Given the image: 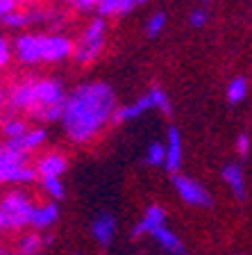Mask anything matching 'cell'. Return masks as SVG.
Masks as SVG:
<instances>
[{
	"label": "cell",
	"instance_id": "obj_27",
	"mask_svg": "<svg viewBox=\"0 0 252 255\" xmlns=\"http://www.w3.org/2000/svg\"><path fill=\"white\" fill-rule=\"evenodd\" d=\"M205 23H207V11L195 9L193 14H191V25H193V27H202Z\"/></svg>",
	"mask_w": 252,
	"mask_h": 255
},
{
	"label": "cell",
	"instance_id": "obj_16",
	"mask_svg": "<svg viewBox=\"0 0 252 255\" xmlns=\"http://www.w3.org/2000/svg\"><path fill=\"white\" fill-rule=\"evenodd\" d=\"M153 237L157 239L159 246H162L164 251H168L170 255H184V244H182V239H179L177 235L173 233V230L162 228V230H157V233H155Z\"/></svg>",
	"mask_w": 252,
	"mask_h": 255
},
{
	"label": "cell",
	"instance_id": "obj_8",
	"mask_svg": "<svg viewBox=\"0 0 252 255\" xmlns=\"http://www.w3.org/2000/svg\"><path fill=\"white\" fill-rule=\"evenodd\" d=\"M179 164H182V134H179L177 128H170L168 130V143H166V169L170 173H177Z\"/></svg>",
	"mask_w": 252,
	"mask_h": 255
},
{
	"label": "cell",
	"instance_id": "obj_12",
	"mask_svg": "<svg viewBox=\"0 0 252 255\" xmlns=\"http://www.w3.org/2000/svg\"><path fill=\"white\" fill-rule=\"evenodd\" d=\"M91 230H93V237L98 239L100 246H109L114 235H116V219L107 212L100 214V217L93 221V228Z\"/></svg>",
	"mask_w": 252,
	"mask_h": 255
},
{
	"label": "cell",
	"instance_id": "obj_17",
	"mask_svg": "<svg viewBox=\"0 0 252 255\" xmlns=\"http://www.w3.org/2000/svg\"><path fill=\"white\" fill-rule=\"evenodd\" d=\"M134 5H137V0H105V2H100L98 14H100V16L127 14V11H130Z\"/></svg>",
	"mask_w": 252,
	"mask_h": 255
},
{
	"label": "cell",
	"instance_id": "obj_9",
	"mask_svg": "<svg viewBox=\"0 0 252 255\" xmlns=\"http://www.w3.org/2000/svg\"><path fill=\"white\" fill-rule=\"evenodd\" d=\"M46 141V130H41V128H37V130H27L23 137H16V139H7L5 146L11 150H18V153H30L32 148H37V146H41V143Z\"/></svg>",
	"mask_w": 252,
	"mask_h": 255
},
{
	"label": "cell",
	"instance_id": "obj_4",
	"mask_svg": "<svg viewBox=\"0 0 252 255\" xmlns=\"http://www.w3.org/2000/svg\"><path fill=\"white\" fill-rule=\"evenodd\" d=\"M105 18H93V21L86 25L82 39H80L78 48H75V57L78 62H91L100 55V50L105 48Z\"/></svg>",
	"mask_w": 252,
	"mask_h": 255
},
{
	"label": "cell",
	"instance_id": "obj_31",
	"mask_svg": "<svg viewBox=\"0 0 252 255\" xmlns=\"http://www.w3.org/2000/svg\"><path fill=\"white\" fill-rule=\"evenodd\" d=\"M137 2H148V0H137Z\"/></svg>",
	"mask_w": 252,
	"mask_h": 255
},
{
	"label": "cell",
	"instance_id": "obj_20",
	"mask_svg": "<svg viewBox=\"0 0 252 255\" xmlns=\"http://www.w3.org/2000/svg\"><path fill=\"white\" fill-rule=\"evenodd\" d=\"M43 246V239L39 235H27L21 239V255H37Z\"/></svg>",
	"mask_w": 252,
	"mask_h": 255
},
{
	"label": "cell",
	"instance_id": "obj_11",
	"mask_svg": "<svg viewBox=\"0 0 252 255\" xmlns=\"http://www.w3.org/2000/svg\"><path fill=\"white\" fill-rule=\"evenodd\" d=\"M37 171L43 180H46V178H59V175L66 171V157H64L62 153L43 155V157L39 159Z\"/></svg>",
	"mask_w": 252,
	"mask_h": 255
},
{
	"label": "cell",
	"instance_id": "obj_7",
	"mask_svg": "<svg viewBox=\"0 0 252 255\" xmlns=\"http://www.w3.org/2000/svg\"><path fill=\"white\" fill-rule=\"evenodd\" d=\"M162 228H166V210L162 205H150L141 217V221L134 226V235L137 237L139 235H155Z\"/></svg>",
	"mask_w": 252,
	"mask_h": 255
},
{
	"label": "cell",
	"instance_id": "obj_18",
	"mask_svg": "<svg viewBox=\"0 0 252 255\" xmlns=\"http://www.w3.org/2000/svg\"><path fill=\"white\" fill-rule=\"evenodd\" d=\"M248 94V82L246 78H234L227 87V101L230 103H241Z\"/></svg>",
	"mask_w": 252,
	"mask_h": 255
},
{
	"label": "cell",
	"instance_id": "obj_5",
	"mask_svg": "<svg viewBox=\"0 0 252 255\" xmlns=\"http://www.w3.org/2000/svg\"><path fill=\"white\" fill-rule=\"evenodd\" d=\"M173 185H175V191L179 194V198H182L184 203H189V205H195V207H209V205H211L209 191H207L205 187L200 185L198 180L189 178V175L175 173Z\"/></svg>",
	"mask_w": 252,
	"mask_h": 255
},
{
	"label": "cell",
	"instance_id": "obj_21",
	"mask_svg": "<svg viewBox=\"0 0 252 255\" xmlns=\"http://www.w3.org/2000/svg\"><path fill=\"white\" fill-rule=\"evenodd\" d=\"M25 132H27V126L21 121V119H9V121H5V134H7V139L23 137Z\"/></svg>",
	"mask_w": 252,
	"mask_h": 255
},
{
	"label": "cell",
	"instance_id": "obj_6",
	"mask_svg": "<svg viewBox=\"0 0 252 255\" xmlns=\"http://www.w3.org/2000/svg\"><path fill=\"white\" fill-rule=\"evenodd\" d=\"M9 105L14 110H25V112H34L37 107V80H23L18 85H14L9 96Z\"/></svg>",
	"mask_w": 252,
	"mask_h": 255
},
{
	"label": "cell",
	"instance_id": "obj_1",
	"mask_svg": "<svg viewBox=\"0 0 252 255\" xmlns=\"http://www.w3.org/2000/svg\"><path fill=\"white\" fill-rule=\"evenodd\" d=\"M116 114V96L105 82H89L73 89L64 107V128L73 141L93 139Z\"/></svg>",
	"mask_w": 252,
	"mask_h": 255
},
{
	"label": "cell",
	"instance_id": "obj_26",
	"mask_svg": "<svg viewBox=\"0 0 252 255\" xmlns=\"http://www.w3.org/2000/svg\"><path fill=\"white\" fill-rule=\"evenodd\" d=\"M237 148H239V153H241V157H248V155H250V137H248L246 132L239 134Z\"/></svg>",
	"mask_w": 252,
	"mask_h": 255
},
{
	"label": "cell",
	"instance_id": "obj_10",
	"mask_svg": "<svg viewBox=\"0 0 252 255\" xmlns=\"http://www.w3.org/2000/svg\"><path fill=\"white\" fill-rule=\"evenodd\" d=\"M39 171L27 166L25 162H18V164H0V178L2 182H32L37 178Z\"/></svg>",
	"mask_w": 252,
	"mask_h": 255
},
{
	"label": "cell",
	"instance_id": "obj_30",
	"mask_svg": "<svg viewBox=\"0 0 252 255\" xmlns=\"http://www.w3.org/2000/svg\"><path fill=\"white\" fill-rule=\"evenodd\" d=\"M7 59H9V46H7V41L2 39V41H0V64H7Z\"/></svg>",
	"mask_w": 252,
	"mask_h": 255
},
{
	"label": "cell",
	"instance_id": "obj_15",
	"mask_svg": "<svg viewBox=\"0 0 252 255\" xmlns=\"http://www.w3.org/2000/svg\"><path fill=\"white\" fill-rule=\"evenodd\" d=\"M57 217H59L57 203H46V205H41V207H37V210H34L32 226H34V228H39V230L50 228V226L57 221Z\"/></svg>",
	"mask_w": 252,
	"mask_h": 255
},
{
	"label": "cell",
	"instance_id": "obj_25",
	"mask_svg": "<svg viewBox=\"0 0 252 255\" xmlns=\"http://www.w3.org/2000/svg\"><path fill=\"white\" fill-rule=\"evenodd\" d=\"M150 96H153V101H155V107H159V110H164L166 114H170V101H168V96L164 94V89H159V87H153L150 89Z\"/></svg>",
	"mask_w": 252,
	"mask_h": 255
},
{
	"label": "cell",
	"instance_id": "obj_32",
	"mask_svg": "<svg viewBox=\"0 0 252 255\" xmlns=\"http://www.w3.org/2000/svg\"><path fill=\"white\" fill-rule=\"evenodd\" d=\"M205 2H209V0H205Z\"/></svg>",
	"mask_w": 252,
	"mask_h": 255
},
{
	"label": "cell",
	"instance_id": "obj_28",
	"mask_svg": "<svg viewBox=\"0 0 252 255\" xmlns=\"http://www.w3.org/2000/svg\"><path fill=\"white\" fill-rule=\"evenodd\" d=\"M14 5H16V0H0V11H2V16L14 14Z\"/></svg>",
	"mask_w": 252,
	"mask_h": 255
},
{
	"label": "cell",
	"instance_id": "obj_29",
	"mask_svg": "<svg viewBox=\"0 0 252 255\" xmlns=\"http://www.w3.org/2000/svg\"><path fill=\"white\" fill-rule=\"evenodd\" d=\"M75 5L80 7V9H86V7H100V2H105V0H73Z\"/></svg>",
	"mask_w": 252,
	"mask_h": 255
},
{
	"label": "cell",
	"instance_id": "obj_14",
	"mask_svg": "<svg viewBox=\"0 0 252 255\" xmlns=\"http://www.w3.org/2000/svg\"><path fill=\"white\" fill-rule=\"evenodd\" d=\"M223 180L227 182V187H230L232 194H234L239 201L246 198V180H243V171L239 164H227L225 169H223Z\"/></svg>",
	"mask_w": 252,
	"mask_h": 255
},
{
	"label": "cell",
	"instance_id": "obj_3",
	"mask_svg": "<svg viewBox=\"0 0 252 255\" xmlns=\"http://www.w3.org/2000/svg\"><path fill=\"white\" fill-rule=\"evenodd\" d=\"M34 210L37 207L32 205L27 194L11 191L2 198V205H0V226L5 230H21L25 226H32Z\"/></svg>",
	"mask_w": 252,
	"mask_h": 255
},
{
	"label": "cell",
	"instance_id": "obj_24",
	"mask_svg": "<svg viewBox=\"0 0 252 255\" xmlns=\"http://www.w3.org/2000/svg\"><path fill=\"white\" fill-rule=\"evenodd\" d=\"M43 187H46V191L50 194V198H55V201L64 198V194H66L59 178H46V180H43Z\"/></svg>",
	"mask_w": 252,
	"mask_h": 255
},
{
	"label": "cell",
	"instance_id": "obj_13",
	"mask_svg": "<svg viewBox=\"0 0 252 255\" xmlns=\"http://www.w3.org/2000/svg\"><path fill=\"white\" fill-rule=\"evenodd\" d=\"M150 107H155V101H153V96L148 94V96H143V98H139V101H134L132 105L118 107V110H116V114H114V121L121 123V121H130V119H137V117H141L143 112L150 110Z\"/></svg>",
	"mask_w": 252,
	"mask_h": 255
},
{
	"label": "cell",
	"instance_id": "obj_2",
	"mask_svg": "<svg viewBox=\"0 0 252 255\" xmlns=\"http://www.w3.org/2000/svg\"><path fill=\"white\" fill-rule=\"evenodd\" d=\"M71 41L66 37H37L23 34L16 39V57L25 64L34 62H57L69 57Z\"/></svg>",
	"mask_w": 252,
	"mask_h": 255
},
{
	"label": "cell",
	"instance_id": "obj_33",
	"mask_svg": "<svg viewBox=\"0 0 252 255\" xmlns=\"http://www.w3.org/2000/svg\"><path fill=\"white\" fill-rule=\"evenodd\" d=\"M18 255H21V253H18Z\"/></svg>",
	"mask_w": 252,
	"mask_h": 255
},
{
	"label": "cell",
	"instance_id": "obj_23",
	"mask_svg": "<svg viewBox=\"0 0 252 255\" xmlns=\"http://www.w3.org/2000/svg\"><path fill=\"white\" fill-rule=\"evenodd\" d=\"M164 25H166V14L164 11H157L155 16H150V21H148V37H157L159 32L164 30Z\"/></svg>",
	"mask_w": 252,
	"mask_h": 255
},
{
	"label": "cell",
	"instance_id": "obj_22",
	"mask_svg": "<svg viewBox=\"0 0 252 255\" xmlns=\"http://www.w3.org/2000/svg\"><path fill=\"white\" fill-rule=\"evenodd\" d=\"M34 18H39V14H18V11H14V14H9V16H2V23L11 25V27H21V25H25V23H32Z\"/></svg>",
	"mask_w": 252,
	"mask_h": 255
},
{
	"label": "cell",
	"instance_id": "obj_19",
	"mask_svg": "<svg viewBox=\"0 0 252 255\" xmlns=\"http://www.w3.org/2000/svg\"><path fill=\"white\" fill-rule=\"evenodd\" d=\"M146 162L153 166H159V164H166V146L159 141H153L148 146V153H146Z\"/></svg>",
	"mask_w": 252,
	"mask_h": 255
}]
</instances>
